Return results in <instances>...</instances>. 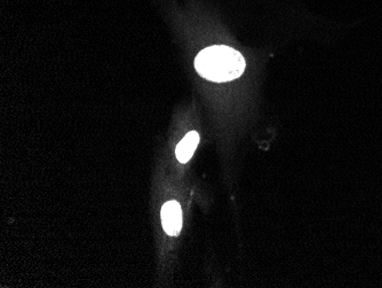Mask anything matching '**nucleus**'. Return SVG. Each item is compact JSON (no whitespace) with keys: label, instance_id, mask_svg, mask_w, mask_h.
I'll use <instances>...</instances> for the list:
<instances>
[{"label":"nucleus","instance_id":"1","mask_svg":"<svg viewBox=\"0 0 382 288\" xmlns=\"http://www.w3.org/2000/svg\"><path fill=\"white\" fill-rule=\"evenodd\" d=\"M194 68L201 77L217 83L234 81L245 70V59L239 51L225 45L210 46L194 59Z\"/></svg>","mask_w":382,"mask_h":288},{"label":"nucleus","instance_id":"2","mask_svg":"<svg viewBox=\"0 0 382 288\" xmlns=\"http://www.w3.org/2000/svg\"><path fill=\"white\" fill-rule=\"evenodd\" d=\"M161 220L168 236H178L182 227V211L177 201H170L161 209Z\"/></svg>","mask_w":382,"mask_h":288},{"label":"nucleus","instance_id":"3","mask_svg":"<svg viewBox=\"0 0 382 288\" xmlns=\"http://www.w3.org/2000/svg\"><path fill=\"white\" fill-rule=\"evenodd\" d=\"M199 144V135L196 131L187 133V136L180 142L175 154L179 161L181 163H187L194 155V151Z\"/></svg>","mask_w":382,"mask_h":288}]
</instances>
